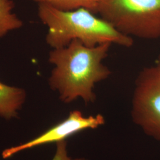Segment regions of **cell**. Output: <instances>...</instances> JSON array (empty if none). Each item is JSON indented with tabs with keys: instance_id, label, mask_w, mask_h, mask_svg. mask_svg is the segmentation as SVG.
<instances>
[{
	"instance_id": "cell-8",
	"label": "cell",
	"mask_w": 160,
	"mask_h": 160,
	"mask_svg": "<svg viewBox=\"0 0 160 160\" xmlns=\"http://www.w3.org/2000/svg\"><path fill=\"white\" fill-rule=\"evenodd\" d=\"M38 4H46L59 10L69 11L86 8L97 13L100 0H30Z\"/></svg>"
},
{
	"instance_id": "cell-2",
	"label": "cell",
	"mask_w": 160,
	"mask_h": 160,
	"mask_svg": "<svg viewBox=\"0 0 160 160\" xmlns=\"http://www.w3.org/2000/svg\"><path fill=\"white\" fill-rule=\"evenodd\" d=\"M38 14L48 28L46 42L52 49L63 48L74 40L90 47L110 43L129 48L133 44V38L121 33L86 8L65 11L39 4Z\"/></svg>"
},
{
	"instance_id": "cell-1",
	"label": "cell",
	"mask_w": 160,
	"mask_h": 160,
	"mask_svg": "<svg viewBox=\"0 0 160 160\" xmlns=\"http://www.w3.org/2000/svg\"><path fill=\"white\" fill-rule=\"evenodd\" d=\"M112 45L104 43L90 47L74 40L63 48L52 49L49 62L53 68L49 84L58 92L61 101L69 103L82 98L90 103L94 100L95 85L112 73L104 63Z\"/></svg>"
},
{
	"instance_id": "cell-5",
	"label": "cell",
	"mask_w": 160,
	"mask_h": 160,
	"mask_svg": "<svg viewBox=\"0 0 160 160\" xmlns=\"http://www.w3.org/2000/svg\"><path fill=\"white\" fill-rule=\"evenodd\" d=\"M104 119L101 114L84 116L78 110H74L67 118L53 126L39 137L27 142L4 149L2 152L3 158H8L14 155L46 143L58 142L75 133L87 129H95L102 125Z\"/></svg>"
},
{
	"instance_id": "cell-9",
	"label": "cell",
	"mask_w": 160,
	"mask_h": 160,
	"mask_svg": "<svg viewBox=\"0 0 160 160\" xmlns=\"http://www.w3.org/2000/svg\"><path fill=\"white\" fill-rule=\"evenodd\" d=\"M55 154L52 160H85L82 159H72L68 155L67 149V143L65 141L57 142Z\"/></svg>"
},
{
	"instance_id": "cell-3",
	"label": "cell",
	"mask_w": 160,
	"mask_h": 160,
	"mask_svg": "<svg viewBox=\"0 0 160 160\" xmlns=\"http://www.w3.org/2000/svg\"><path fill=\"white\" fill-rule=\"evenodd\" d=\"M97 13L130 38H160V0H100Z\"/></svg>"
},
{
	"instance_id": "cell-4",
	"label": "cell",
	"mask_w": 160,
	"mask_h": 160,
	"mask_svg": "<svg viewBox=\"0 0 160 160\" xmlns=\"http://www.w3.org/2000/svg\"><path fill=\"white\" fill-rule=\"evenodd\" d=\"M132 117L149 135L160 139V77L156 66L139 74L132 102Z\"/></svg>"
},
{
	"instance_id": "cell-7",
	"label": "cell",
	"mask_w": 160,
	"mask_h": 160,
	"mask_svg": "<svg viewBox=\"0 0 160 160\" xmlns=\"http://www.w3.org/2000/svg\"><path fill=\"white\" fill-rule=\"evenodd\" d=\"M13 0H0V38L23 26L22 20L13 12Z\"/></svg>"
},
{
	"instance_id": "cell-6",
	"label": "cell",
	"mask_w": 160,
	"mask_h": 160,
	"mask_svg": "<svg viewBox=\"0 0 160 160\" xmlns=\"http://www.w3.org/2000/svg\"><path fill=\"white\" fill-rule=\"evenodd\" d=\"M26 98V93L23 88L0 82V117L7 120L17 117Z\"/></svg>"
},
{
	"instance_id": "cell-10",
	"label": "cell",
	"mask_w": 160,
	"mask_h": 160,
	"mask_svg": "<svg viewBox=\"0 0 160 160\" xmlns=\"http://www.w3.org/2000/svg\"><path fill=\"white\" fill-rule=\"evenodd\" d=\"M155 66H156V67H157L158 72V74H159V76H160V62H159L158 63H157Z\"/></svg>"
}]
</instances>
